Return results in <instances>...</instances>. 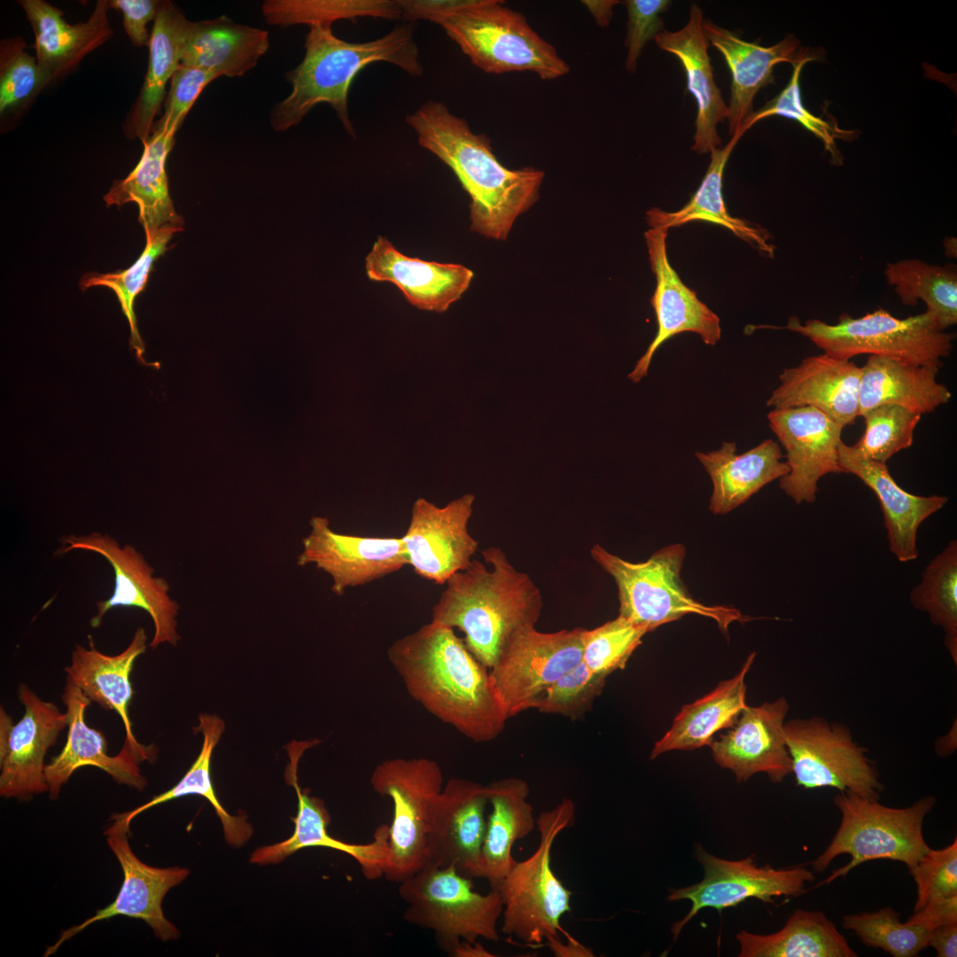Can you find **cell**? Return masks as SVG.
<instances>
[{
  "label": "cell",
  "instance_id": "33",
  "mask_svg": "<svg viewBox=\"0 0 957 957\" xmlns=\"http://www.w3.org/2000/svg\"><path fill=\"white\" fill-rule=\"evenodd\" d=\"M736 449L735 442L723 441L718 450L696 453L712 482L709 509L714 514L735 510L790 471L782 461L780 446L773 440H765L743 454H736Z\"/></svg>",
  "mask_w": 957,
  "mask_h": 957
},
{
  "label": "cell",
  "instance_id": "44",
  "mask_svg": "<svg viewBox=\"0 0 957 957\" xmlns=\"http://www.w3.org/2000/svg\"><path fill=\"white\" fill-rule=\"evenodd\" d=\"M911 604L928 613L930 621L942 628L945 646L957 665V541L925 566L921 582L910 592Z\"/></svg>",
  "mask_w": 957,
  "mask_h": 957
},
{
  "label": "cell",
  "instance_id": "48",
  "mask_svg": "<svg viewBox=\"0 0 957 957\" xmlns=\"http://www.w3.org/2000/svg\"><path fill=\"white\" fill-rule=\"evenodd\" d=\"M650 629L619 615L591 630L583 629L582 662L594 673L607 677L624 669Z\"/></svg>",
  "mask_w": 957,
  "mask_h": 957
},
{
  "label": "cell",
  "instance_id": "39",
  "mask_svg": "<svg viewBox=\"0 0 957 957\" xmlns=\"http://www.w3.org/2000/svg\"><path fill=\"white\" fill-rule=\"evenodd\" d=\"M491 813L486 819L481 849V877L494 888L516 860L512 847L535 827L533 807L528 802L530 789L520 778L508 777L486 786Z\"/></svg>",
  "mask_w": 957,
  "mask_h": 957
},
{
  "label": "cell",
  "instance_id": "38",
  "mask_svg": "<svg viewBox=\"0 0 957 957\" xmlns=\"http://www.w3.org/2000/svg\"><path fill=\"white\" fill-rule=\"evenodd\" d=\"M755 656L751 653L733 678L721 681L707 695L684 705L669 730L655 743L650 758L654 759L670 751H690L710 745L714 734L732 727L748 706L744 680Z\"/></svg>",
  "mask_w": 957,
  "mask_h": 957
},
{
  "label": "cell",
  "instance_id": "51",
  "mask_svg": "<svg viewBox=\"0 0 957 957\" xmlns=\"http://www.w3.org/2000/svg\"><path fill=\"white\" fill-rule=\"evenodd\" d=\"M44 87L37 59L26 51L20 37L0 44V113L19 105Z\"/></svg>",
  "mask_w": 957,
  "mask_h": 957
},
{
  "label": "cell",
  "instance_id": "10",
  "mask_svg": "<svg viewBox=\"0 0 957 957\" xmlns=\"http://www.w3.org/2000/svg\"><path fill=\"white\" fill-rule=\"evenodd\" d=\"M473 888L472 879L454 867L426 865L399 883L400 897L407 904L403 919L432 930L450 953L463 941H498L497 922L503 909L501 894L495 888L486 894Z\"/></svg>",
  "mask_w": 957,
  "mask_h": 957
},
{
  "label": "cell",
  "instance_id": "55",
  "mask_svg": "<svg viewBox=\"0 0 957 957\" xmlns=\"http://www.w3.org/2000/svg\"><path fill=\"white\" fill-rule=\"evenodd\" d=\"M622 3L627 12L625 40L627 54L625 66L627 72L634 74L644 46L664 30L661 15L668 10L672 2L668 0H626Z\"/></svg>",
  "mask_w": 957,
  "mask_h": 957
},
{
  "label": "cell",
  "instance_id": "9",
  "mask_svg": "<svg viewBox=\"0 0 957 957\" xmlns=\"http://www.w3.org/2000/svg\"><path fill=\"white\" fill-rule=\"evenodd\" d=\"M590 555L615 580L619 615L650 632L687 614L711 618L725 632L732 622L750 619L736 609L704 605L691 596L681 578L685 556L681 544L664 547L641 563L624 560L599 544L592 547Z\"/></svg>",
  "mask_w": 957,
  "mask_h": 957
},
{
  "label": "cell",
  "instance_id": "40",
  "mask_svg": "<svg viewBox=\"0 0 957 957\" xmlns=\"http://www.w3.org/2000/svg\"><path fill=\"white\" fill-rule=\"evenodd\" d=\"M746 131L745 128L739 129L725 146L710 152L711 160L706 173L696 191L682 208L675 212H665L658 208L647 211V222L650 228L668 230L689 222L706 221L729 230L762 254L770 258L774 256L775 247L769 242L767 231L731 216L727 211L722 196V178L726 164Z\"/></svg>",
  "mask_w": 957,
  "mask_h": 957
},
{
  "label": "cell",
  "instance_id": "16",
  "mask_svg": "<svg viewBox=\"0 0 957 957\" xmlns=\"http://www.w3.org/2000/svg\"><path fill=\"white\" fill-rule=\"evenodd\" d=\"M104 835L123 872V882L115 899L97 910L82 923L64 930L43 956L53 954L59 946L95 922L124 915L144 921L162 941L176 939L177 928L164 915L162 901L168 891L183 882L190 874L186 868H155L144 863L133 852L128 835L130 826L112 815Z\"/></svg>",
  "mask_w": 957,
  "mask_h": 957
},
{
  "label": "cell",
  "instance_id": "60",
  "mask_svg": "<svg viewBox=\"0 0 957 957\" xmlns=\"http://www.w3.org/2000/svg\"><path fill=\"white\" fill-rule=\"evenodd\" d=\"M548 944L553 953L557 956H593L591 951L581 945L576 940L570 938L568 945H564L557 938H551L548 940Z\"/></svg>",
  "mask_w": 957,
  "mask_h": 957
},
{
  "label": "cell",
  "instance_id": "21",
  "mask_svg": "<svg viewBox=\"0 0 957 957\" xmlns=\"http://www.w3.org/2000/svg\"><path fill=\"white\" fill-rule=\"evenodd\" d=\"M767 420L790 468L780 478L781 489L797 504L814 502L823 476L844 473L838 462L844 428L813 407L773 408Z\"/></svg>",
  "mask_w": 957,
  "mask_h": 957
},
{
  "label": "cell",
  "instance_id": "5",
  "mask_svg": "<svg viewBox=\"0 0 957 957\" xmlns=\"http://www.w3.org/2000/svg\"><path fill=\"white\" fill-rule=\"evenodd\" d=\"M401 18L440 25L486 74L532 72L541 80L567 74L568 64L520 12L498 0H401Z\"/></svg>",
  "mask_w": 957,
  "mask_h": 957
},
{
  "label": "cell",
  "instance_id": "15",
  "mask_svg": "<svg viewBox=\"0 0 957 957\" xmlns=\"http://www.w3.org/2000/svg\"><path fill=\"white\" fill-rule=\"evenodd\" d=\"M584 628L517 634L489 674L507 719L534 707L544 691L582 659Z\"/></svg>",
  "mask_w": 957,
  "mask_h": 957
},
{
  "label": "cell",
  "instance_id": "49",
  "mask_svg": "<svg viewBox=\"0 0 957 957\" xmlns=\"http://www.w3.org/2000/svg\"><path fill=\"white\" fill-rule=\"evenodd\" d=\"M865 431L853 447L863 456L885 463L892 455L913 445L921 415L900 406L883 404L861 416Z\"/></svg>",
  "mask_w": 957,
  "mask_h": 957
},
{
  "label": "cell",
  "instance_id": "36",
  "mask_svg": "<svg viewBox=\"0 0 957 957\" xmlns=\"http://www.w3.org/2000/svg\"><path fill=\"white\" fill-rule=\"evenodd\" d=\"M938 370L869 355L861 367L859 416L883 404L898 405L921 416L934 412L952 399L951 391L937 380Z\"/></svg>",
  "mask_w": 957,
  "mask_h": 957
},
{
  "label": "cell",
  "instance_id": "54",
  "mask_svg": "<svg viewBox=\"0 0 957 957\" xmlns=\"http://www.w3.org/2000/svg\"><path fill=\"white\" fill-rule=\"evenodd\" d=\"M216 78L208 70L180 65L170 80L164 113L153 128L176 133L199 94Z\"/></svg>",
  "mask_w": 957,
  "mask_h": 957
},
{
  "label": "cell",
  "instance_id": "61",
  "mask_svg": "<svg viewBox=\"0 0 957 957\" xmlns=\"http://www.w3.org/2000/svg\"><path fill=\"white\" fill-rule=\"evenodd\" d=\"M454 956L471 957V956H494L486 951L482 945L476 942L474 944L463 941L453 953Z\"/></svg>",
  "mask_w": 957,
  "mask_h": 957
},
{
  "label": "cell",
  "instance_id": "57",
  "mask_svg": "<svg viewBox=\"0 0 957 957\" xmlns=\"http://www.w3.org/2000/svg\"><path fill=\"white\" fill-rule=\"evenodd\" d=\"M957 922V895L932 901L914 911L906 922L930 930Z\"/></svg>",
  "mask_w": 957,
  "mask_h": 957
},
{
  "label": "cell",
  "instance_id": "6",
  "mask_svg": "<svg viewBox=\"0 0 957 957\" xmlns=\"http://www.w3.org/2000/svg\"><path fill=\"white\" fill-rule=\"evenodd\" d=\"M878 800L852 792L835 796L833 802L841 813L839 827L825 850L810 864L813 871L823 872L839 855L848 854L851 860L814 888L876 860L899 861L909 869L930 848L922 825L936 805L933 796L922 797L903 808L887 806Z\"/></svg>",
  "mask_w": 957,
  "mask_h": 957
},
{
  "label": "cell",
  "instance_id": "13",
  "mask_svg": "<svg viewBox=\"0 0 957 957\" xmlns=\"http://www.w3.org/2000/svg\"><path fill=\"white\" fill-rule=\"evenodd\" d=\"M695 856L704 869L703 879L687 887L672 889L667 897L669 901L687 899L691 903L689 913L671 928L673 941L704 908L721 911L748 899L773 904L774 898L803 894L805 885L815 879L813 870L803 866L775 868L766 864L759 867L754 854L743 860H729L709 853L702 845L696 844Z\"/></svg>",
  "mask_w": 957,
  "mask_h": 957
},
{
  "label": "cell",
  "instance_id": "37",
  "mask_svg": "<svg viewBox=\"0 0 957 957\" xmlns=\"http://www.w3.org/2000/svg\"><path fill=\"white\" fill-rule=\"evenodd\" d=\"M268 46L267 30L221 16L192 22L183 47L181 65L203 68L218 77L242 76L255 67Z\"/></svg>",
  "mask_w": 957,
  "mask_h": 957
},
{
  "label": "cell",
  "instance_id": "28",
  "mask_svg": "<svg viewBox=\"0 0 957 957\" xmlns=\"http://www.w3.org/2000/svg\"><path fill=\"white\" fill-rule=\"evenodd\" d=\"M861 367L826 354L809 356L779 375L780 385L766 406L773 408L813 407L843 428L859 416Z\"/></svg>",
  "mask_w": 957,
  "mask_h": 957
},
{
  "label": "cell",
  "instance_id": "7",
  "mask_svg": "<svg viewBox=\"0 0 957 957\" xmlns=\"http://www.w3.org/2000/svg\"><path fill=\"white\" fill-rule=\"evenodd\" d=\"M576 806L564 798L536 819L540 843L528 858L515 861L495 889L503 909L502 931L528 945L558 938L562 916L571 911L572 891L551 868V849L556 837L575 822Z\"/></svg>",
  "mask_w": 957,
  "mask_h": 957
},
{
  "label": "cell",
  "instance_id": "46",
  "mask_svg": "<svg viewBox=\"0 0 957 957\" xmlns=\"http://www.w3.org/2000/svg\"><path fill=\"white\" fill-rule=\"evenodd\" d=\"M843 927L856 934L861 943L882 949L893 957H915L929 947L931 930L900 922L899 913L886 906L843 917Z\"/></svg>",
  "mask_w": 957,
  "mask_h": 957
},
{
  "label": "cell",
  "instance_id": "30",
  "mask_svg": "<svg viewBox=\"0 0 957 957\" xmlns=\"http://www.w3.org/2000/svg\"><path fill=\"white\" fill-rule=\"evenodd\" d=\"M704 22L702 9L696 4H692L683 27L677 31L664 29L654 39L659 49L678 58L684 70L687 89L696 105V131L691 149L698 153H708L721 147L722 140L718 134L717 125L728 116L727 105L714 81Z\"/></svg>",
  "mask_w": 957,
  "mask_h": 957
},
{
  "label": "cell",
  "instance_id": "23",
  "mask_svg": "<svg viewBox=\"0 0 957 957\" xmlns=\"http://www.w3.org/2000/svg\"><path fill=\"white\" fill-rule=\"evenodd\" d=\"M487 804L486 786L463 778L447 782L432 810L427 865L454 867L463 876L481 877Z\"/></svg>",
  "mask_w": 957,
  "mask_h": 957
},
{
  "label": "cell",
  "instance_id": "26",
  "mask_svg": "<svg viewBox=\"0 0 957 957\" xmlns=\"http://www.w3.org/2000/svg\"><path fill=\"white\" fill-rule=\"evenodd\" d=\"M61 699L68 732L62 751L45 766L50 798L56 799L74 771L87 766L105 771L117 783L143 790L147 781L140 771L139 758L124 745L117 755L109 756L104 734L87 725L85 712L91 700L68 679Z\"/></svg>",
  "mask_w": 957,
  "mask_h": 957
},
{
  "label": "cell",
  "instance_id": "34",
  "mask_svg": "<svg viewBox=\"0 0 957 957\" xmlns=\"http://www.w3.org/2000/svg\"><path fill=\"white\" fill-rule=\"evenodd\" d=\"M191 25L192 21L172 2L161 1L151 33L147 72L124 125L127 137L139 138L144 143L151 136L167 83L181 65L183 47Z\"/></svg>",
  "mask_w": 957,
  "mask_h": 957
},
{
  "label": "cell",
  "instance_id": "4",
  "mask_svg": "<svg viewBox=\"0 0 957 957\" xmlns=\"http://www.w3.org/2000/svg\"><path fill=\"white\" fill-rule=\"evenodd\" d=\"M302 61L285 76L292 91L270 113L275 131H285L299 124L316 105L329 104L348 134L355 136L349 119L347 97L354 77L367 66L385 61L412 76H420V62L413 29L409 25L394 27L384 36L364 43H349L337 37L331 24L309 26Z\"/></svg>",
  "mask_w": 957,
  "mask_h": 957
},
{
  "label": "cell",
  "instance_id": "53",
  "mask_svg": "<svg viewBox=\"0 0 957 957\" xmlns=\"http://www.w3.org/2000/svg\"><path fill=\"white\" fill-rule=\"evenodd\" d=\"M916 884L914 911L925 905L957 895V839L938 850L930 848L909 868Z\"/></svg>",
  "mask_w": 957,
  "mask_h": 957
},
{
  "label": "cell",
  "instance_id": "11",
  "mask_svg": "<svg viewBox=\"0 0 957 957\" xmlns=\"http://www.w3.org/2000/svg\"><path fill=\"white\" fill-rule=\"evenodd\" d=\"M372 790L393 802L389 855L384 876L401 883L429 860V834L435 801L443 788L439 764L427 758H394L372 771Z\"/></svg>",
  "mask_w": 957,
  "mask_h": 957
},
{
  "label": "cell",
  "instance_id": "2",
  "mask_svg": "<svg viewBox=\"0 0 957 957\" xmlns=\"http://www.w3.org/2000/svg\"><path fill=\"white\" fill-rule=\"evenodd\" d=\"M419 145L444 162L471 198V230L505 240L514 222L538 199L544 172L510 169L494 154L489 139L438 101H428L406 118Z\"/></svg>",
  "mask_w": 957,
  "mask_h": 957
},
{
  "label": "cell",
  "instance_id": "43",
  "mask_svg": "<svg viewBox=\"0 0 957 957\" xmlns=\"http://www.w3.org/2000/svg\"><path fill=\"white\" fill-rule=\"evenodd\" d=\"M889 284L907 306L918 300L941 331L957 323V272L953 264L930 265L920 260L888 263L884 270Z\"/></svg>",
  "mask_w": 957,
  "mask_h": 957
},
{
  "label": "cell",
  "instance_id": "27",
  "mask_svg": "<svg viewBox=\"0 0 957 957\" xmlns=\"http://www.w3.org/2000/svg\"><path fill=\"white\" fill-rule=\"evenodd\" d=\"M147 634L137 627L128 646L117 655L99 651L88 636L89 648L76 645L72 652L71 664L64 668L66 679L77 686L90 700L105 710L113 711L121 719L125 728L124 746L139 759L152 763L157 749L154 745L140 743L132 729L128 706L133 697L130 681L136 659L146 651Z\"/></svg>",
  "mask_w": 957,
  "mask_h": 957
},
{
  "label": "cell",
  "instance_id": "50",
  "mask_svg": "<svg viewBox=\"0 0 957 957\" xmlns=\"http://www.w3.org/2000/svg\"><path fill=\"white\" fill-rule=\"evenodd\" d=\"M805 64L800 62L793 66L791 77L785 88L761 109L753 112L743 127L749 129L759 121L774 115L792 119L821 140L835 165H842L843 158L835 140H852L855 131L841 129L836 123L817 117L805 108L801 100L799 78Z\"/></svg>",
  "mask_w": 957,
  "mask_h": 957
},
{
  "label": "cell",
  "instance_id": "31",
  "mask_svg": "<svg viewBox=\"0 0 957 957\" xmlns=\"http://www.w3.org/2000/svg\"><path fill=\"white\" fill-rule=\"evenodd\" d=\"M838 462L844 473L859 478L877 496L883 514L889 549L899 562L918 557L917 533L921 524L948 502L945 495L910 494L893 479L886 463L861 455L841 441Z\"/></svg>",
  "mask_w": 957,
  "mask_h": 957
},
{
  "label": "cell",
  "instance_id": "20",
  "mask_svg": "<svg viewBox=\"0 0 957 957\" xmlns=\"http://www.w3.org/2000/svg\"><path fill=\"white\" fill-rule=\"evenodd\" d=\"M317 739L292 741L287 746L289 763L284 772L287 784L292 786L298 798V812L292 835L281 842L257 848L250 862L258 865L277 864L299 850L307 847H325L348 854L360 865L368 879L384 875L389 855V827L381 825L374 839L367 844H350L332 837L327 831L331 816L323 799L313 797L302 789L298 781V764L305 751L319 743Z\"/></svg>",
  "mask_w": 957,
  "mask_h": 957
},
{
  "label": "cell",
  "instance_id": "45",
  "mask_svg": "<svg viewBox=\"0 0 957 957\" xmlns=\"http://www.w3.org/2000/svg\"><path fill=\"white\" fill-rule=\"evenodd\" d=\"M261 11L268 24L282 27L332 24L360 17L401 18L398 0H267Z\"/></svg>",
  "mask_w": 957,
  "mask_h": 957
},
{
  "label": "cell",
  "instance_id": "56",
  "mask_svg": "<svg viewBox=\"0 0 957 957\" xmlns=\"http://www.w3.org/2000/svg\"><path fill=\"white\" fill-rule=\"evenodd\" d=\"M161 1L157 0H111L109 7L119 10L123 16V27L137 47L149 46L151 34L147 24L154 20Z\"/></svg>",
  "mask_w": 957,
  "mask_h": 957
},
{
  "label": "cell",
  "instance_id": "24",
  "mask_svg": "<svg viewBox=\"0 0 957 957\" xmlns=\"http://www.w3.org/2000/svg\"><path fill=\"white\" fill-rule=\"evenodd\" d=\"M789 704L784 696L759 706H747L732 729L710 743L712 757L731 770L738 782L764 773L774 783L792 773L784 720Z\"/></svg>",
  "mask_w": 957,
  "mask_h": 957
},
{
  "label": "cell",
  "instance_id": "32",
  "mask_svg": "<svg viewBox=\"0 0 957 957\" xmlns=\"http://www.w3.org/2000/svg\"><path fill=\"white\" fill-rule=\"evenodd\" d=\"M34 30L36 59L44 86L78 65L113 35L109 1L98 0L89 19L67 23L63 12L43 0H20Z\"/></svg>",
  "mask_w": 957,
  "mask_h": 957
},
{
  "label": "cell",
  "instance_id": "12",
  "mask_svg": "<svg viewBox=\"0 0 957 957\" xmlns=\"http://www.w3.org/2000/svg\"><path fill=\"white\" fill-rule=\"evenodd\" d=\"M784 735L798 786L880 798L877 767L847 726L820 716L798 718L784 723Z\"/></svg>",
  "mask_w": 957,
  "mask_h": 957
},
{
  "label": "cell",
  "instance_id": "58",
  "mask_svg": "<svg viewBox=\"0 0 957 957\" xmlns=\"http://www.w3.org/2000/svg\"><path fill=\"white\" fill-rule=\"evenodd\" d=\"M929 946L936 950L938 957H956L957 922L931 930Z\"/></svg>",
  "mask_w": 957,
  "mask_h": 957
},
{
  "label": "cell",
  "instance_id": "59",
  "mask_svg": "<svg viewBox=\"0 0 957 957\" xmlns=\"http://www.w3.org/2000/svg\"><path fill=\"white\" fill-rule=\"evenodd\" d=\"M620 2L617 0H584L581 4L586 6L599 27L609 26L613 8Z\"/></svg>",
  "mask_w": 957,
  "mask_h": 957
},
{
  "label": "cell",
  "instance_id": "3",
  "mask_svg": "<svg viewBox=\"0 0 957 957\" xmlns=\"http://www.w3.org/2000/svg\"><path fill=\"white\" fill-rule=\"evenodd\" d=\"M446 583L432 621L463 633L472 655L488 669L519 633L535 627L543 603L540 588L494 546Z\"/></svg>",
  "mask_w": 957,
  "mask_h": 957
},
{
  "label": "cell",
  "instance_id": "42",
  "mask_svg": "<svg viewBox=\"0 0 957 957\" xmlns=\"http://www.w3.org/2000/svg\"><path fill=\"white\" fill-rule=\"evenodd\" d=\"M225 725L217 715L202 713L198 716V724L193 727L195 733H201L203 743L201 750L189 770L171 789L154 796L146 803L124 813H113L114 817L130 826L132 821L143 812L162 803L188 795H198L205 798L213 805L220 819L226 842L233 847L244 845L252 836L253 829L245 815H231L220 803L211 778V759L214 750L219 743Z\"/></svg>",
  "mask_w": 957,
  "mask_h": 957
},
{
  "label": "cell",
  "instance_id": "1",
  "mask_svg": "<svg viewBox=\"0 0 957 957\" xmlns=\"http://www.w3.org/2000/svg\"><path fill=\"white\" fill-rule=\"evenodd\" d=\"M387 657L408 695L467 738L495 739L508 720L489 669L455 629L431 620L395 640Z\"/></svg>",
  "mask_w": 957,
  "mask_h": 957
},
{
  "label": "cell",
  "instance_id": "25",
  "mask_svg": "<svg viewBox=\"0 0 957 957\" xmlns=\"http://www.w3.org/2000/svg\"><path fill=\"white\" fill-rule=\"evenodd\" d=\"M704 33L709 43L723 56L731 75L728 107V134L732 136L744 128L753 113L758 91L774 82V67L782 62L792 66L821 58L819 50L805 48L790 35L772 46H762L741 39L734 32L704 19Z\"/></svg>",
  "mask_w": 957,
  "mask_h": 957
},
{
  "label": "cell",
  "instance_id": "29",
  "mask_svg": "<svg viewBox=\"0 0 957 957\" xmlns=\"http://www.w3.org/2000/svg\"><path fill=\"white\" fill-rule=\"evenodd\" d=\"M365 269L370 280L392 283L411 305L437 313L460 300L474 276L463 265L408 257L384 237L367 254Z\"/></svg>",
  "mask_w": 957,
  "mask_h": 957
},
{
  "label": "cell",
  "instance_id": "8",
  "mask_svg": "<svg viewBox=\"0 0 957 957\" xmlns=\"http://www.w3.org/2000/svg\"><path fill=\"white\" fill-rule=\"evenodd\" d=\"M782 329L806 337L837 359L869 354L938 368L952 352L954 338L953 333L941 331L927 312L900 319L883 308L857 318L844 314L835 324L819 319L802 324L791 316Z\"/></svg>",
  "mask_w": 957,
  "mask_h": 957
},
{
  "label": "cell",
  "instance_id": "47",
  "mask_svg": "<svg viewBox=\"0 0 957 957\" xmlns=\"http://www.w3.org/2000/svg\"><path fill=\"white\" fill-rule=\"evenodd\" d=\"M182 230L183 228L167 226L146 237V245L141 255L132 266L125 270L105 274L88 273L81 278L82 290L93 286H105L114 292L129 323L132 341L138 351L141 339L134 314L135 298L144 288L154 261L165 253L173 235Z\"/></svg>",
  "mask_w": 957,
  "mask_h": 957
},
{
  "label": "cell",
  "instance_id": "35",
  "mask_svg": "<svg viewBox=\"0 0 957 957\" xmlns=\"http://www.w3.org/2000/svg\"><path fill=\"white\" fill-rule=\"evenodd\" d=\"M175 135L152 128L151 136L143 143L144 151L137 165L124 179L114 182L103 197L108 206L136 204L145 238L167 226L183 228V220L175 212L169 195L166 173Z\"/></svg>",
  "mask_w": 957,
  "mask_h": 957
},
{
  "label": "cell",
  "instance_id": "41",
  "mask_svg": "<svg viewBox=\"0 0 957 957\" xmlns=\"http://www.w3.org/2000/svg\"><path fill=\"white\" fill-rule=\"evenodd\" d=\"M740 957H857L836 924L819 910L797 909L770 934L742 930Z\"/></svg>",
  "mask_w": 957,
  "mask_h": 957
},
{
  "label": "cell",
  "instance_id": "52",
  "mask_svg": "<svg viewBox=\"0 0 957 957\" xmlns=\"http://www.w3.org/2000/svg\"><path fill=\"white\" fill-rule=\"evenodd\" d=\"M605 680L592 673L581 660L544 691L533 709L572 720L581 718L602 693Z\"/></svg>",
  "mask_w": 957,
  "mask_h": 957
},
{
  "label": "cell",
  "instance_id": "19",
  "mask_svg": "<svg viewBox=\"0 0 957 957\" xmlns=\"http://www.w3.org/2000/svg\"><path fill=\"white\" fill-rule=\"evenodd\" d=\"M309 526L297 564H313L327 573L332 581L331 590L337 595L408 565L401 537L339 533L331 527L326 517L319 516L310 518Z\"/></svg>",
  "mask_w": 957,
  "mask_h": 957
},
{
  "label": "cell",
  "instance_id": "22",
  "mask_svg": "<svg viewBox=\"0 0 957 957\" xmlns=\"http://www.w3.org/2000/svg\"><path fill=\"white\" fill-rule=\"evenodd\" d=\"M667 233L665 229L650 228L644 234L650 267L656 276L650 303L656 314L657 331L627 376L634 383L647 376L656 351L673 336L693 332L708 346L716 345L721 337L719 316L697 298L696 292L684 284L671 266L666 252Z\"/></svg>",
  "mask_w": 957,
  "mask_h": 957
},
{
  "label": "cell",
  "instance_id": "18",
  "mask_svg": "<svg viewBox=\"0 0 957 957\" xmlns=\"http://www.w3.org/2000/svg\"><path fill=\"white\" fill-rule=\"evenodd\" d=\"M475 496L466 494L444 507L424 498L413 503L403 545L414 572L430 582L445 583L465 569L478 543L468 529Z\"/></svg>",
  "mask_w": 957,
  "mask_h": 957
},
{
  "label": "cell",
  "instance_id": "17",
  "mask_svg": "<svg viewBox=\"0 0 957 957\" xmlns=\"http://www.w3.org/2000/svg\"><path fill=\"white\" fill-rule=\"evenodd\" d=\"M17 692L24 706L21 719L14 724L2 706L0 710V795L27 800L48 792L45 756L67 720L66 712L27 685L20 684Z\"/></svg>",
  "mask_w": 957,
  "mask_h": 957
},
{
  "label": "cell",
  "instance_id": "14",
  "mask_svg": "<svg viewBox=\"0 0 957 957\" xmlns=\"http://www.w3.org/2000/svg\"><path fill=\"white\" fill-rule=\"evenodd\" d=\"M91 551L104 556L114 572V590L112 596L97 603V613L90 626L97 628L107 611L114 607H136L145 611L152 619L154 634L149 647L156 649L163 643L175 646L180 640L176 617L178 603L170 597L168 582L154 575V568L134 546H121L106 533L67 535L62 538L61 547L55 555L72 550Z\"/></svg>",
  "mask_w": 957,
  "mask_h": 957
}]
</instances>
